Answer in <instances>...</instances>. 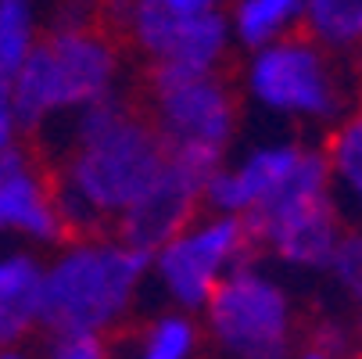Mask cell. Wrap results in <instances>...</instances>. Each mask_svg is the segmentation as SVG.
I'll list each match as a JSON object with an SVG mask.
<instances>
[{
    "mask_svg": "<svg viewBox=\"0 0 362 359\" xmlns=\"http://www.w3.org/2000/svg\"><path fill=\"white\" fill-rule=\"evenodd\" d=\"M173 159V144L133 93L93 101L79 122L76 147L54 166L58 241L90 248L115 237L122 212L151 194Z\"/></svg>",
    "mask_w": 362,
    "mask_h": 359,
    "instance_id": "6da1fadb",
    "label": "cell"
},
{
    "mask_svg": "<svg viewBox=\"0 0 362 359\" xmlns=\"http://www.w3.org/2000/svg\"><path fill=\"white\" fill-rule=\"evenodd\" d=\"M0 345H8V331H4V317H0Z\"/></svg>",
    "mask_w": 362,
    "mask_h": 359,
    "instance_id": "cb8c5ba5",
    "label": "cell"
},
{
    "mask_svg": "<svg viewBox=\"0 0 362 359\" xmlns=\"http://www.w3.org/2000/svg\"><path fill=\"white\" fill-rule=\"evenodd\" d=\"M291 359H334V355H327V352H320V348H313V345H294V355Z\"/></svg>",
    "mask_w": 362,
    "mask_h": 359,
    "instance_id": "d6986e66",
    "label": "cell"
},
{
    "mask_svg": "<svg viewBox=\"0 0 362 359\" xmlns=\"http://www.w3.org/2000/svg\"><path fill=\"white\" fill-rule=\"evenodd\" d=\"M298 0H247L240 8V33L247 43H262L291 11Z\"/></svg>",
    "mask_w": 362,
    "mask_h": 359,
    "instance_id": "5bb4252c",
    "label": "cell"
},
{
    "mask_svg": "<svg viewBox=\"0 0 362 359\" xmlns=\"http://www.w3.org/2000/svg\"><path fill=\"white\" fill-rule=\"evenodd\" d=\"M40 287H43V270L29 255H8V259H0V317H4L8 345H15L36 324Z\"/></svg>",
    "mask_w": 362,
    "mask_h": 359,
    "instance_id": "9c48e42d",
    "label": "cell"
},
{
    "mask_svg": "<svg viewBox=\"0 0 362 359\" xmlns=\"http://www.w3.org/2000/svg\"><path fill=\"white\" fill-rule=\"evenodd\" d=\"M330 266L341 273L344 284L358 287V284H362V237H351V234H348V237L341 241V248H337V255H334Z\"/></svg>",
    "mask_w": 362,
    "mask_h": 359,
    "instance_id": "2e32d148",
    "label": "cell"
},
{
    "mask_svg": "<svg viewBox=\"0 0 362 359\" xmlns=\"http://www.w3.org/2000/svg\"><path fill=\"white\" fill-rule=\"evenodd\" d=\"M351 69H355V83H358V93H362V40L351 47Z\"/></svg>",
    "mask_w": 362,
    "mask_h": 359,
    "instance_id": "ffe728a7",
    "label": "cell"
},
{
    "mask_svg": "<svg viewBox=\"0 0 362 359\" xmlns=\"http://www.w3.org/2000/svg\"><path fill=\"white\" fill-rule=\"evenodd\" d=\"M209 338L223 359H291L298 324L280 287L251 273L216 280L209 298Z\"/></svg>",
    "mask_w": 362,
    "mask_h": 359,
    "instance_id": "3957f363",
    "label": "cell"
},
{
    "mask_svg": "<svg viewBox=\"0 0 362 359\" xmlns=\"http://www.w3.org/2000/svg\"><path fill=\"white\" fill-rule=\"evenodd\" d=\"M323 162L341 169L355 183V190L362 194V108L327 133V140H323Z\"/></svg>",
    "mask_w": 362,
    "mask_h": 359,
    "instance_id": "4fadbf2b",
    "label": "cell"
},
{
    "mask_svg": "<svg viewBox=\"0 0 362 359\" xmlns=\"http://www.w3.org/2000/svg\"><path fill=\"white\" fill-rule=\"evenodd\" d=\"M348 237L334 201L323 194L301 201L298 209H291L269 234V244L291 263H305V266H330L334 255L341 248V241Z\"/></svg>",
    "mask_w": 362,
    "mask_h": 359,
    "instance_id": "ba28073f",
    "label": "cell"
},
{
    "mask_svg": "<svg viewBox=\"0 0 362 359\" xmlns=\"http://www.w3.org/2000/svg\"><path fill=\"white\" fill-rule=\"evenodd\" d=\"M33 43V4L29 0H0V79L11 83Z\"/></svg>",
    "mask_w": 362,
    "mask_h": 359,
    "instance_id": "8fae6325",
    "label": "cell"
},
{
    "mask_svg": "<svg viewBox=\"0 0 362 359\" xmlns=\"http://www.w3.org/2000/svg\"><path fill=\"white\" fill-rule=\"evenodd\" d=\"M194 348H197L194 324L183 317H165L144 331L136 359H190Z\"/></svg>",
    "mask_w": 362,
    "mask_h": 359,
    "instance_id": "7c38bea8",
    "label": "cell"
},
{
    "mask_svg": "<svg viewBox=\"0 0 362 359\" xmlns=\"http://www.w3.org/2000/svg\"><path fill=\"white\" fill-rule=\"evenodd\" d=\"M144 266L147 251L72 248L62 263L43 273L36 324L50 327L54 334L119 327Z\"/></svg>",
    "mask_w": 362,
    "mask_h": 359,
    "instance_id": "7a4b0ae2",
    "label": "cell"
},
{
    "mask_svg": "<svg viewBox=\"0 0 362 359\" xmlns=\"http://www.w3.org/2000/svg\"><path fill=\"white\" fill-rule=\"evenodd\" d=\"M0 230H4V155H0Z\"/></svg>",
    "mask_w": 362,
    "mask_h": 359,
    "instance_id": "44dd1931",
    "label": "cell"
},
{
    "mask_svg": "<svg viewBox=\"0 0 362 359\" xmlns=\"http://www.w3.org/2000/svg\"><path fill=\"white\" fill-rule=\"evenodd\" d=\"M47 359H112L108 331H69V334H54Z\"/></svg>",
    "mask_w": 362,
    "mask_h": 359,
    "instance_id": "9a60e30c",
    "label": "cell"
},
{
    "mask_svg": "<svg viewBox=\"0 0 362 359\" xmlns=\"http://www.w3.org/2000/svg\"><path fill=\"white\" fill-rule=\"evenodd\" d=\"M0 359H25L22 352H15V348H4V352H0Z\"/></svg>",
    "mask_w": 362,
    "mask_h": 359,
    "instance_id": "603a6c76",
    "label": "cell"
},
{
    "mask_svg": "<svg viewBox=\"0 0 362 359\" xmlns=\"http://www.w3.org/2000/svg\"><path fill=\"white\" fill-rule=\"evenodd\" d=\"M154 4H162L176 18H190V15H204V11H209L212 0H154Z\"/></svg>",
    "mask_w": 362,
    "mask_h": 359,
    "instance_id": "ac0fdd59",
    "label": "cell"
},
{
    "mask_svg": "<svg viewBox=\"0 0 362 359\" xmlns=\"http://www.w3.org/2000/svg\"><path fill=\"white\" fill-rule=\"evenodd\" d=\"M136 101H144V97H136ZM144 105L154 115L158 130L169 137V144H209V147L223 151L230 144L240 108H244L240 90H237V55H226L201 79L176 86L162 97H151Z\"/></svg>",
    "mask_w": 362,
    "mask_h": 359,
    "instance_id": "277c9868",
    "label": "cell"
},
{
    "mask_svg": "<svg viewBox=\"0 0 362 359\" xmlns=\"http://www.w3.org/2000/svg\"><path fill=\"white\" fill-rule=\"evenodd\" d=\"M43 40H47L50 58H54V69H58L62 108L97 101L108 90V83L119 69V58L126 55V47L115 36H108L105 29L47 33Z\"/></svg>",
    "mask_w": 362,
    "mask_h": 359,
    "instance_id": "8992f818",
    "label": "cell"
},
{
    "mask_svg": "<svg viewBox=\"0 0 362 359\" xmlns=\"http://www.w3.org/2000/svg\"><path fill=\"white\" fill-rule=\"evenodd\" d=\"M355 295H358V338H362V284L355 287Z\"/></svg>",
    "mask_w": 362,
    "mask_h": 359,
    "instance_id": "7402d4cb",
    "label": "cell"
},
{
    "mask_svg": "<svg viewBox=\"0 0 362 359\" xmlns=\"http://www.w3.org/2000/svg\"><path fill=\"white\" fill-rule=\"evenodd\" d=\"M233 234H237V223L223 220V223L209 227L204 234H197L190 241H176V244L165 248L162 277L183 305H201L209 298L212 284L219 280L216 273L233 248Z\"/></svg>",
    "mask_w": 362,
    "mask_h": 359,
    "instance_id": "52a82bcc",
    "label": "cell"
},
{
    "mask_svg": "<svg viewBox=\"0 0 362 359\" xmlns=\"http://www.w3.org/2000/svg\"><path fill=\"white\" fill-rule=\"evenodd\" d=\"M344 359H362V348H351V352H348Z\"/></svg>",
    "mask_w": 362,
    "mask_h": 359,
    "instance_id": "d4e9b609",
    "label": "cell"
},
{
    "mask_svg": "<svg viewBox=\"0 0 362 359\" xmlns=\"http://www.w3.org/2000/svg\"><path fill=\"white\" fill-rule=\"evenodd\" d=\"M22 140L18 133V119H15V105H11V83L0 79V151H11Z\"/></svg>",
    "mask_w": 362,
    "mask_h": 359,
    "instance_id": "e0dca14e",
    "label": "cell"
},
{
    "mask_svg": "<svg viewBox=\"0 0 362 359\" xmlns=\"http://www.w3.org/2000/svg\"><path fill=\"white\" fill-rule=\"evenodd\" d=\"M320 47H355L362 40V0H308L301 15Z\"/></svg>",
    "mask_w": 362,
    "mask_h": 359,
    "instance_id": "30bf717a",
    "label": "cell"
},
{
    "mask_svg": "<svg viewBox=\"0 0 362 359\" xmlns=\"http://www.w3.org/2000/svg\"><path fill=\"white\" fill-rule=\"evenodd\" d=\"M255 90L269 105L280 108H305L330 115L341 101V86L327 69V47L313 40L301 18H294L276 43L255 62Z\"/></svg>",
    "mask_w": 362,
    "mask_h": 359,
    "instance_id": "5b68a950",
    "label": "cell"
}]
</instances>
